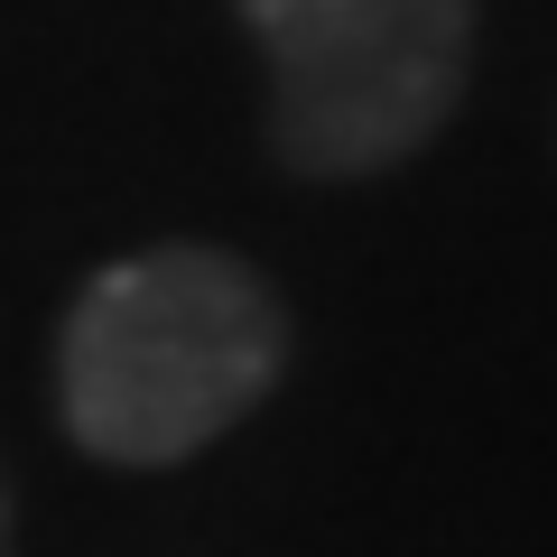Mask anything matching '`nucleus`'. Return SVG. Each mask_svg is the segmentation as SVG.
Segmentation results:
<instances>
[{
  "instance_id": "nucleus-3",
  "label": "nucleus",
  "mask_w": 557,
  "mask_h": 557,
  "mask_svg": "<svg viewBox=\"0 0 557 557\" xmlns=\"http://www.w3.org/2000/svg\"><path fill=\"white\" fill-rule=\"evenodd\" d=\"M0 557H10V474H0Z\"/></svg>"
},
{
  "instance_id": "nucleus-2",
  "label": "nucleus",
  "mask_w": 557,
  "mask_h": 557,
  "mask_svg": "<svg viewBox=\"0 0 557 557\" xmlns=\"http://www.w3.org/2000/svg\"><path fill=\"white\" fill-rule=\"evenodd\" d=\"M270 75V149L298 177H381L446 131L474 0H233Z\"/></svg>"
},
{
  "instance_id": "nucleus-1",
  "label": "nucleus",
  "mask_w": 557,
  "mask_h": 557,
  "mask_svg": "<svg viewBox=\"0 0 557 557\" xmlns=\"http://www.w3.org/2000/svg\"><path fill=\"white\" fill-rule=\"evenodd\" d=\"M288 307L242 251L149 242L102 260L57 325V418L102 465H186L278 391Z\"/></svg>"
}]
</instances>
